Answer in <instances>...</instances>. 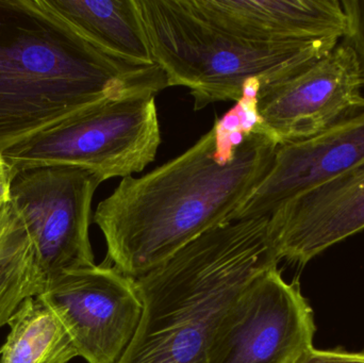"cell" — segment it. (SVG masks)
<instances>
[{
	"label": "cell",
	"mask_w": 364,
	"mask_h": 363,
	"mask_svg": "<svg viewBox=\"0 0 364 363\" xmlns=\"http://www.w3.org/2000/svg\"><path fill=\"white\" fill-rule=\"evenodd\" d=\"M277 146L259 131L232 161L215 155L213 128L192 147L149 174L126 177L94 213L107 243V260L136 279L223 224L256 189Z\"/></svg>",
	"instance_id": "1"
},
{
	"label": "cell",
	"mask_w": 364,
	"mask_h": 363,
	"mask_svg": "<svg viewBox=\"0 0 364 363\" xmlns=\"http://www.w3.org/2000/svg\"><path fill=\"white\" fill-rule=\"evenodd\" d=\"M166 87L157 64L107 55L47 0H0V155L107 98Z\"/></svg>",
	"instance_id": "2"
},
{
	"label": "cell",
	"mask_w": 364,
	"mask_h": 363,
	"mask_svg": "<svg viewBox=\"0 0 364 363\" xmlns=\"http://www.w3.org/2000/svg\"><path fill=\"white\" fill-rule=\"evenodd\" d=\"M280 261L269 217L235 220L205 232L136 279L142 317L117 363H208L231 305Z\"/></svg>",
	"instance_id": "3"
},
{
	"label": "cell",
	"mask_w": 364,
	"mask_h": 363,
	"mask_svg": "<svg viewBox=\"0 0 364 363\" xmlns=\"http://www.w3.org/2000/svg\"><path fill=\"white\" fill-rule=\"evenodd\" d=\"M136 4L168 87L188 89L196 111L214 102H239L250 79L263 85L287 78L340 42L252 40L201 16L188 0H136Z\"/></svg>",
	"instance_id": "4"
},
{
	"label": "cell",
	"mask_w": 364,
	"mask_h": 363,
	"mask_svg": "<svg viewBox=\"0 0 364 363\" xmlns=\"http://www.w3.org/2000/svg\"><path fill=\"white\" fill-rule=\"evenodd\" d=\"M156 94L107 98L2 153L15 174L40 166L85 168L102 181L132 176L155 161L161 144Z\"/></svg>",
	"instance_id": "5"
},
{
	"label": "cell",
	"mask_w": 364,
	"mask_h": 363,
	"mask_svg": "<svg viewBox=\"0 0 364 363\" xmlns=\"http://www.w3.org/2000/svg\"><path fill=\"white\" fill-rule=\"evenodd\" d=\"M104 183L76 166H51L15 174L9 202L23 220L47 281L94 266L90 224L94 194Z\"/></svg>",
	"instance_id": "6"
},
{
	"label": "cell",
	"mask_w": 364,
	"mask_h": 363,
	"mask_svg": "<svg viewBox=\"0 0 364 363\" xmlns=\"http://www.w3.org/2000/svg\"><path fill=\"white\" fill-rule=\"evenodd\" d=\"M314 311L278 266L257 276L220 322L208 363H290L314 347Z\"/></svg>",
	"instance_id": "7"
},
{
	"label": "cell",
	"mask_w": 364,
	"mask_h": 363,
	"mask_svg": "<svg viewBox=\"0 0 364 363\" xmlns=\"http://www.w3.org/2000/svg\"><path fill=\"white\" fill-rule=\"evenodd\" d=\"M363 89L358 58L341 40L307 67L261 85L263 132L276 144L316 136L363 111Z\"/></svg>",
	"instance_id": "8"
},
{
	"label": "cell",
	"mask_w": 364,
	"mask_h": 363,
	"mask_svg": "<svg viewBox=\"0 0 364 363\" xmlns=\"http://www.w3.org/2000/svg\"><path fill=\"white\" fill-rule=\"evenodd\" d=\"M61 318L87 363H117L140 324L136 279L109 260L55 275L40 294Z\"/></svg>",
	"instance_id": "9"
},
{
	"label": "cell",
	"mask_w": 364,
	"mask_h": 363,
	"mask_svg": "<svg viewBox=\"0 0 364 363\" xmlns=\"http://www.w3.org/2000/svg\"><path fill=\"white\" fill-rule=\"evenodd\" d=\"M364 162V110L329 129L277 144L271 166L235 220L269 217L293 198Z\"/></svg>",
	"instance_id": "10"
},
{
	"label": "cell",
	"mask_w": 364,
	"mask_h": 363,
	"mask_svg": "<svg viewBox=\"0 0 364 363\" xmlns=\"http://www.w3.org/2000/svg\"><path fill=\"white\" fill-rule=\"evenodd\" d=\"M280 260L305 266L364 230V162L269 215Z\"/></svg>",
	"instance_id": "11"
},
{
	"label": "cell",
	"mask_w": 364,
	"mask_h": 363,
	"mask_svg": "<svg viewBox=\"0 0 364 363\" xmlns=\"http://www.w3.org/2000/svg\"><path fill=\"white\" fill-rule=\"evenodd\" d=\"M201 16L240 36L271 42L341 40V0H188Z\"/></svg>",
	"instance_id": "12"
},
{
	"label": "cell",
	"mask_w": 364,
	"mask_h": 363,
	"mask_svg": "<svg viewBox=\"0 0 364 363\" xmlns=\"http://www.w3.org/2000/svg\"><path fill=\"white\" fill-rule=\"evenodd\" d=\"M47 4L107 55L134 65H156L136 0H47Z\"/></svg>",
	"instance_id": "13"
},
{
	"label": "cell",
	"mask_w": 364,
	"mask_h": 363,
	"mask_svg": "<svg viewBox=\"0 0 364 363\" xmlns=\"http://www.w3.org/2000/svg\"><path fill=\"white\" fill-rule=\"evenodd\" d=\"M0 363H70L76 345L57 311L42 298H28L11 317Z\"/></svg>",
	"instance_id": "14"
},
{
	"label": "cell",
	"mask_w": 364,
	"mask_h": 363,
	"mask_svg": "<svg viewBox=\"0 0 364 363\" xmlns=\"http://www.w3.org/2000/svg\"><path fill=\"white\" fill-rule=\"evenodd\" d=\"M46 278L29 232L10 202L0 207V328L21 303L44 291Z\"/></svg>",
	"instance_id": "15"
},
{
	"label": "cell",
	"mask_w": 364,
	"mask_h": 363,
	"mask_svg": "<svg viewBox=\"0 0 364 363\" xmlns=\"http://www.w3.org/2000/svg\"><path fill=\"white\" fill-rule=\"evenodd\" d=\"M261 82L250 79L244 85L243 94L237 104L213 125L215 155L218 161H232L239 147L248 136L262 131V119L259 115L258 95Z\"/></svg>",
	"instance_id": "16"
},
{
	"label": "cell",
	"mask_w": 364,
	"mask_h": 363,
	"mask_svg": "<svg viewBox=\"0 0 364 363\" xmlns=\"http://www.w3.org/2000/svg\"><path fill=\"white\" fill-rule=\"evenodd\" d=\"M341 4L346 15V32L342 40L354 49L364 77V0H341Z\"/></svg>",
	"instance_id": "17"
},
{
	"label": "cell",
	"mask_w": 364,
	"mask_h": 363,
	"mask_svg": "<svg viewBox=\"0 0 364 363\" xmlns=\"http://www.w3.org/2000/svg\"><path fill=\"white\" fill-rule=\"evenodd\" d=\"M290 363H364V352L322 351L312 347L299 354Z\"/></svg>",
	"instance_id": "18"
},
{
	"label": "cell",
	"mask_w": 364,
	"mask_h": 363,
	"mask_svg": "<svg viewBox=\"0 0 364 363\" xmlns=\"http://www.w3.org/2000/svg\"><path fill=\"white\" fill-rule=\"evenodd\" d=\"M12 179L13 176L11 174L10 168L4 161L2 155H0V207L4 206L9 200Z\"/></svg>",
	"instance_id": "19"
}]
</instances>
